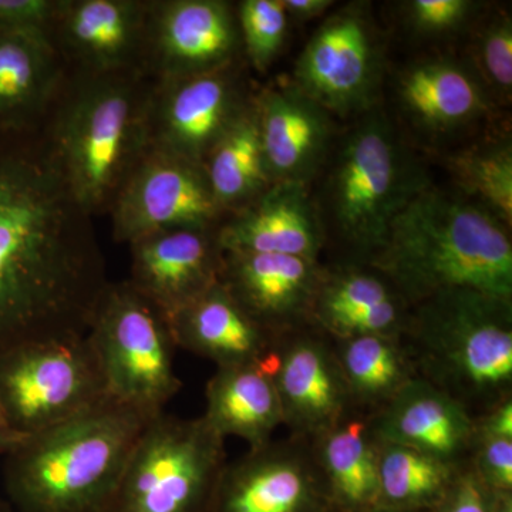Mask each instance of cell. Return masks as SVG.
<instances>
[{
    "label": "cell",
    "mask_w": 512,
    "mask_h": 512,
    "mask_svg": "<svg viewBox=\"0 0 512 512\" xmlns=\"http://www.w3.org/2000/svg\"><path fill=\"white\" fill-rule=\"evenodd\" d=\"M109 284L94 218L42 130L0 133V355L86 336Z\"/></svg>",
    "instance_id": "6da1fadb"
},
{
    "label": "cell",
    "mask_w": 512,
    "mask_h": 512,
    "mask_svg": "<svg viewBox=\"0 0 512 512\" xmlns=\"http://www.w3.org/2000/svg\"><path fill=\"white\" fill-rule=\"evenodd\" d=\"M370 268L403 301L454 291L512 301V245L507 227L467 197L426 187L390 224Z\"/></svg>",
    "instance_id": "7a4b0ae2"
},
{
    "label": "cell",
    "mask_w": 512,
    "mask_h": 512,
    "mask_svg": "<svg viewBox=\"0 0 512 512\" xmlns=\"http://www.w3.org/2000/svg\"><path fill=\"white\" fill-rule=\"evenodd\" d=\"M153 84L138 73L66 70L40 130L74 200L90 217L110 214L146 156Z\"/></svg>",
    "instance_id": "3957f363"
},
{
    "label": "cell",
    "mask_w": 512,
    "mask_h": 512,
    "mask_svg": "<svg viewBox=\"0 0 512 512\" xmlns=\"http://www.w3.org/2000/svg\"><path fill=\"white\" fill-rule=\"evenodd\" d=\"M153 417L106 397L30 434L6 454L3 483L16 512H104Z\"/></svg>",
    "instance_id": "277c9868"
},
{
    "label": "cell",
    "mask_w": 512,
    "mask_h": 512,
    "mask_svg": "<svg viewBox=\"0 0 512 512\" xmlns=\"http://www.w3.org/2000/svg\"><path fill=\"white\" fill-rule=\"evenodd\" d=\"M402 342L417 377L474 420L512 399V301L476 291L441 293L410 308Z\"/></svg>",
    "instance_id": "5b68a950"
},
{
    "label": "cell",
    "mask_w": 512,
    "mask_h": 512,
    "mask_svg": "<svg viewBox=\"0 0 512 512\" xmlns=\"http://www.w3.org/2000/svg\"><path fill=\"white\" fill-rule=\"evenodd\" d=\"M426 187L393 124L383 114H366L343 140L330 173L326 205L332 227L367 265L396 215Z\"/></svg>",
    "instance_id": "8992f818"
},
{
    "label": "cell",
    "mask_w": 512,
    "mask_h": 512,
    "mask_svg": "<svg viewBox=\"0 0 512 512\" xmlns=\"http://www.w3.org/2000/svg\"><path fill=\"white\" fill-rule=\"evenodd\" d=\"M225 466V439L204 417L157 414L104 512H208Z\"/></svg>",
    "instance_id": "52a82bcc"
},
{
    "label": "cell",
    "mask_w": 512,
    "mask_h": 512,
    "mask_svg": "<svg viewBox=\"0 0 512 512\" xmlns=\"http://www.w3.org/2000/svg\"><path fill=\"white\" fill-rule=\"evenodd\" d=\"M86 336L110 399L154 417L183 387L168 319L127 281L104 289Z\"/></svg>",
    "instance_id": "ba28073f"
},
{
    "label": "cell",
    "mask_w": 512,
    "mask_h": 512,
    "mask_svg": "<svg viewBox=\"0 0 512 512\" xmlns=\"http://www.w3.org/2000/svg\"><path fill=\"white\" fill-rule=\"evenodd\" d=\"M106 397L87 336L25 343L0 355V406L22 436L72 419Z\"/></svg>",
    "instance_id": "9c48e42d"
},
{
    "label": "cell",
    "mask_w": 512,
    "mask_h": 512,
    "mask_svg": "<svg viewBox=\"0 0 512 512\" xmlns=\"http://www.w3.org/2000/svg\"><path fill=\"white\" fill-rule=\"evenodd\" d=\"M244 60L214 72L154 80L148 148L204 165L212 148L251 107Z\"/></svg>",
    "instance_id": "30bf717a"
},
{
    "label": "cell",
    "mask_w": 512,
    "mask_h": 512,
    "mask_svg": "<svg viewBox=\"0 0 512 512\" xmlns=\"http://www.w3.org/2000/svg\"><path fill=\"white\" fill-rule=\"evenodd\" d=\"M382 67L376 28L355 6L316 30L296 60L292 83L328 113H367L379 96Z\"/></svg>",
    "instance_id": "8fae6325"
},
{
    "label": "cell",
    "mask_w": 512,
    "mask_h": 512,
    "mask_svg": "<svg viewBox=\"0 0 512 512\" xmlns=\"http://www.w3.org/2000/svg\"><path fill=\"white\" fill-rule=\"evenodd\" d=\"M111 234L131 244L168 229H214L225 220L204 167L148 148L110 210Z\"/></svg>",
    "instance_id": "7c38bea8"
},
{
    "label": "cell",
    "mask_w": 512,
    "mask_h": 512,
    "mask_svg": "<svg viewBox=\"0 0 512 512\" xmlns=\"http://www.w3.org/2000/svg\"><path fill=\"white\" fill-rule=\"evenodd\" d=\"M264 366L289 437L312 443L355 413L333 342L312 326L276 339Z\"/></svg>",
    "instance_id": "4fadbf2b"
},
{
    "label": "cell",
    "mask_w": 512,
    "mask_h": 512,
    "mask_svg": "<svg viewBox=\"0 0 512 512\" xmlns=\"http://www.w3.org/2000/svg\"><path fill=\"white\" fill-rule=\"evenodd\" d=\"M208 512H340L311 443L289 437L227 463Z\"/></svg>",
    "instance_id": "5bb4252c"
},
{
    "label": "cell",
    "mask_w": 512,
    "mask_h": 512,
    "mask_svg": "<svg viewBox=\"0 0 512 512\" xmlns=\"http://www.w3.org/2000/svg\"><path fill=\"white\" fill-rule=\"evenodd\" d=\"M150 10L151 0H59L46 32L67 70L147 76Z\"/></svg>",
    "instance_id": "9a60e30c"
},
{
    "label": "cell",
    "mask_w": 512,
    "mask_h": 512,
    "mask_svg": "<svg viewBox=\"0 0 512 512\" xmlns=\"http://www.w3.org/2000/svg\"><path fill=\"white\" fill-rule=\"evenodd\" d=\"M237 9L224 0H151L146 74L163 80L242 62Z\"/></svg>",
    "instance_id": "2e32d148"
},
{
    "label": "cell",
    "mask_w": 512,
    "mask_h": 512,
    "mask_svg": "<svg viewBox=\"0 0 512 512\" xmlns=\"http://www.w3.org/2000/svg\"><path fill=\"white\" fill-rule=\"evenodd\" d=\"M323 269L315 259L224 251L220 284L275 339L309 325Z\"/></svg>",
    "instance_id": "e0dca14e"
},
{
    "label": "cell",
    "mask_w": 512,
    "mask_h": 512,
    "mask_svg": "<svg viewBox=\"0 0 512 512\" xmlns=\"http://www.w3.org/2000/svg\"><path fill=\"white\" fill-rule=\"evenodd\" d=\"M128 248V284L167 319L220 282L224 251L218 228L154 232Z\"/></svg>",
    "instance_id": "ac0fdd59"
},
{
    "label": "cell",
    "mask_w": 512,
    "mask_h": 512,
    "mask_svg": "<svg viewBox=\"0 0 512 512\" xmlns=\"http://www.w3.org/2000/svg\"><path fill=\"white\" fill-rule=\"evenodd\" d=\"M252 101L269 181L308 185L329 150L328 111L293 83L264 87Z\"/></svg>",
    "instance_id": "d6986e66"
},
{
    "label": "cell",
    "mask_w": 512,
    "mask_h": 512,
    "mask_svg": "<svg viewBox=\"0 0 512 512\" xmlns=\"http://www.w3.org/2000/svg\"><path fill=\"white\" fill-rule=\"evenodd\" d=\"M366 419L375 441L413 448L448 466L470 463L476 420L460 403L420 377Z\"/></svg>",
    "instance_id": "ffe728a7"
},
{
    "label": "cell",
    "mask_w": 512,
    "mask_h": 512,
    "mask_svg": "<svg viewBox=\"0 0 512 512\" xmlns=\"http://www.w3.org/2000/svg\"><path fill=\"white\" fill-rule=\"evenodd\" d=\"M318 211L303 184H272L218 227L222 251L301 256L318 261L325 241Z\"/></svg>",
    "instance_id": "44dd1931"
},
{
    "label": "cell",
    "mask_w": 512,
    "mask_h": 512,
    "mask_svg": "<svg viewBox=\"0 0 512 512\" xmlns=\"http://www.w3.org/2000/svg\"><path fill=\"white\" fill-rule=\"evenodd\" d=\"M66 70L45 29L0 26V133L42 127Z\"/></svg>",
    "instance_id": "7402d4cb"
},
{
    "label": "cell",
    "mask_w": 512,
    "mask_h": 512,
    "mask_svg": "<svg viewBox=\"0 0 512 512\" xmlns=\"http://www.w3.org/2000/svg\"><path fill=\"white\" fill-rule=\"evenodd\" d=\"M410 308L392 285L365 268L323 272L309 325L332 340L382 335L402 338Z\"/></svg>",
    "instance_id": "603a6c76"
},
{
    "label": "cell",
    "mask_w": 512,
    "mask_h": 512,
    "mask_svg": "<svg viewBox=\"0 0 512 512\" xmlns=\"http://www.w3.org/2000/svg\"><path fill=\"white\" fill-rule=\"evenodd\" d=\"M400 109L414 127L447 136L483 119L491 97L467 64L448 57L424 59L397 77Z\"/></svg>",
    "instance_id": "cb8c5ba5"
},
{
    "label": "cell",
    "mask_w": 512,
    "mask_h": 512,
    "mask_svg": "<svg viewBox=\"0 0 512 512\" xmlns=\"http://www.w3.org/2000/svg\"><path fill=\"white\" fill-rule=\"evenodd\" d=\"M168 323L177 348L217 367L264 365L276 342L239 308L220 282Z\"/></svg>",
    "instance_id": "d4e9b609"
},
{
    "label": "cell",
    "mask_w": 512,
    "mask_h": 512,
    "mask_svg": "<svg viewBox=\"0 0 512 512\" xmlns=\"http://www.w3.org/2000/svg\"><path fill=\"white\" fill-rule=\"evenodd\" d=\"M204 420L227 439L239 437L249 448L265 446L282 426V410L264 365L217 367L205 387Z\"/></svg>",
    "instance_id": "484cf974"
},
{
    "label": "cell",
    "mask_w": 512,
    "mask_h": 512,
    "mask_svg": "<svg viewBox=\"0 0 512 512\" xmlns=\"http://www.w3.org/2000/svg\"><path fill=\"white\" fill-rule=\"evenodd\" d=\"M330 497L340 512L379 508L376 441L367 419L352 413L311 443Z\"/></svg>",
    "instance_id": "4316f807"
},
{
    "label": "cell",
    "mask_w": 512,
    "mask_h": 512,
    "mask_svg": "<svg viewBox=\"0 0 512 512\" xmlns=\"http://www.w3.org/2000/svg\"><path fill=\"white\" fill-rule=\"evenodd\" d=\"M332 342L353 412L362 416L379 412L417 377L402 338L369 335Z\"/></svg>",
    "instance_id": "83f0119b"
},
{
    "label": "cell",
    "mask_w": 512,
    "mask_h": 512,
    "mask_svg": "<svg viewBox=\"0 0 512 512\" xmlns=\"http://www.w3.org/2000/svg\"><path fill=\"white\" fill-rule=\"evenodd\" d=\"M202 167L225 217L241 211L271 187L256 126L254 101L212 148Z\"/></svg>",
    "instance_id": "f1b7e54d"
},
{
    "label": "cell",
    "mask_w": 512,
    "mask_h": 512,
    "mask_svg": "<svg viewBox=\"0 0 512 512\" xmlns=\"http://www.w3.org/2000/svg\"><path fill=\"white\" fill-rule=\"evenodd\" d=\"M379 508L430 512L446 497L460 468L413 448L376 441Z\"/></svg>",
    "instance_id": "f546056e"
},
{
    "label": "cell",
    "mask_w": 512,
    "mask_h": 512,
    "mask_svg": "<svg viewBox=\"0 0 512 512\" xmlns=\"http://www.w3.org/2000/svg\"><path fill=\"white\" fill-rule=\"evenodd\" d=\"M448 170L464 197L494 215L508 229L512 222L510 138L483 141L448 158Z\"/></svg>",
    "instance_id": "4dcf8cb0"
},
{
    "label": "cell",
    "mask_w": 512,
    "mask_h": 512,
    "mask_svg": "<svg viewBox=\"0 0 512 512\" xmlns=\"http://www.w3.org/2000/svg\"><path fill=\"white\" fill-rule=\"evenodd\" d=\"M235 9L242 52L255 70L265 72L285 45L289 18L282 0H242Z\"/></svg>",
    "instance_id": "1f68e13d"
},
{
    "label": "cell",
    "mask_w": 512,
    "mask_h": 512,
    "mask_svg": "<svg viewBox=\"0 0 512 512\" xmlns=\"http://www.w3.org/2000/svg\"><path fill=\"white\" fill-rule=\"evenodd\" d=\"M471 72L488 96L510 100L512 90V20L497 13L478 30L470 52Z\"/></svg>",
    "instance_id": "d6a6232c"
},
{
    "label": "cell",
    "mask_w": 512,
    "mask_h": 512,
    "mask_svg": "<svg viewBox=\"0 0 512 512\" xmlns=\"http://www.w3.org/2000/svg\"><path fill=\"white\" fill-rule=\"evenodd\" d=\"M478 9L471 0H413L406 5L407 19L421 36H448L463 28Z\"/></svg>",
    "instance_id": "836d02e7"
},
{
    "label": "cell",
    "mask_w": 512,
    "mask_h": 512,
    "mask_svg": "<svg viewBox=\"0 0 512 512\" xmlns=\"http://www.w3.org/2000/svg\"><path fill=\"white\" fill-rule=\"evenodd\" d=\"M471 467L497 493H512V439L476 430Z\"/></svg>",
    "instance_id": "e575fe53"
},
{
    "label": "cell",
    "mask_w": 512,
    "mask_h": 512,
    "mask_svg": "<svg viewBox=\"0 0 512 512\" xmlns=\"http://www.w3.org/2000/svg\"><path fill=\"white\" fill-rule=\"evenodd\" d=\"M497 491L491 490L468 463L458 470L443 501L430 512H495Z\"/></svg>",
    "instance_id": "d590c367"
},
{
    "label": "cell",
    "mask_w": 512,
    "mask_h": 512,
    "mask_svg": "<svg viewBox=\"0 0 512 512\" xmlns=\"http://www.w3.org/2000/svg\"><path fill=\"white\" fill-rule=\"evenodd\" d=\"M59 0H0V26L45 29Z\"/></svg>",
    "instance_id": "8d00e7d4"
},
{
    "label": "cell",
    "mask_w": 512,
    "mask_h": 512,
    "mask_svg": "<svg viewBox=\"0 0 512 512\" xmlns=\"http://www.w3.org/2000/svg\"><path fill=\"white\" fill-rule=\"evenodd\" d=\"M476 430L491 436L512 439V399L505 400L477 419Z\"/></svg>",
    "instance_id": "74e56055"
},
{
    "label": "cell",
    "mask_w": 512,
    "mask_h": 512,
    "mask_svg": "<svg viewBox=\"0 0 512 512\" xmlns=\"http://www.w3.org/2000/svg\"><path fill=\"white\" fill-rule=\"evenodd\" d=\"M289 19L308 22L318 18L333 5L332 0H282Z\"/></svg>",
    "instance_id": "f35d334b"
},
{
    "label": "cell",
    "mask_w": 512,
    "mask_h": 512,
    "mask_svg": "<svg viewBox=\"0 0 512 512\" xmlns=\"http://www.w3.org/2000/svg\"><path fill=\"white\" fill-rule=\"evenodd\" d=\"M23 439H25V436H22L10 426L8 417L0 406V454L6 456L13 448L18 447Z\"/></svg>",
    "instance_id": "ab89813d"
},
{
    "label": "cell",
    "mask_w": 512,
    "mask_h": 512,
    "mask_svg": "<svg viewBox=\"0 0 512 512\" xmlns=\"http://www.w3.org/2000/svg\"><path fill=\"white\" fill-rule=\"evenodd\" d=\"M495 512H512V493H498Z\"/></svg>",
    "instance_id": "60d3db41"
},
{
    "label": "cell",
    "mask_w": 512,
    "mask_h": 512,
    "mask_svg": "<svg viewBox=\"0 0 512 512\" xmlns=\"http://www.w3.org/2000/svg\"><path fill=\"white\" fill-rule=\"evenodd\" d=\"M0 512H16V510L6 498L0 497Z\"/></svg>",
    "instance_id": "b9f144b4"
},
{
    "label": "cell",
    "mask_w": 512,
    "mask_h": 512,
    "mask_svg": "<svg viewBox=\"0 0 512 512\" xmlns=\"http://www.w3.org/2000/svg\"><path fill=\"white\" fill-rule=\"evenodd\" d=\"M366 512H404V511H393V510H386V508H375V510H370Z\"/></svg>",
    "instance_id": "7bdbcfd3"
}]
</instances>
